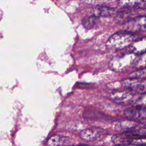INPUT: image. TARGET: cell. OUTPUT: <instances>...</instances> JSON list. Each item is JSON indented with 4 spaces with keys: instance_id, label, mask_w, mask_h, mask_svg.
I'll list each match as a JSON object with an SVG mask.
<instances>
[{
    "instance_id": "6da1fadb",
    "label": "cell",
    "mask_w": 146,
    "mask_h": 146,
    "mask_svg": "<svg viewBox=\"0 0 146 146\" xmlns=\"http://www.w3.org/2000/svg\"><path fill=\"white\" fill-rule=\"evenodd\" d=\"M132 36V34L128 31H118L108 38L107 46L110 48H121L128 44Z\"/></svg>"
},
{
    "instance_id": "7a4b0ae2",
    "label": "cell",
    "mask_w": 146,
    "mask_h": 146,
    "mask_svg": "<svg viewBox=\"0 0 146 146\" xmlns=\"http://www.w3.org/2000/svg\"><path fill=\"white\" fill-rule=\"evenodd\" d=\"M104 131L99 128H89L83 129L80 133V137L86 141H93L99 137Z\"/></svg>"
},
{
    "instance_id": "3957f363",
    "label": "cell",
    "mask_w": 146,
    "mask_h": 146,
    "mask_svg": "<svg viewBox=\"0 0 146 146\" xmlns=\"http://www.w3.org/2000/svg\"><path fill=\"white\" fill-rule=\"evenodd\" d=\"M118 5L124 8L145 9L146 0H118Z\"/></svg>"
},
{
    "instance_id": "277c9868",
    "label": "cell",
    "mask_w": 146,
    "mask_h": 146,
    "mask_svg": "<svg viewBox=\"0 0 146 146\" xmlns=\"http://www.w3.org/2000/svg\"><path fill=\"white\" fill-rule=\"evenodd\" d=\"M115 11V9L108 6H98L95 8L92 11V14L96 17H108L111 16Z\"/></svg>"
},
{
    "instance_id": "5b68a950",
    "label": "cell",
    "mask_w": 146,
    "mask_h": 146,
    "mask_svg": "<svg viewBox=\"0 0 146 146\" xmlns=\"http://www.w3.org/2000/svg\"><path fill=\"white\" fill-rule=\"evenodd\" d=\"M68 139L66 136L62 135H54L51 136L48 140V145H62L68 142Z\"/></svg>"
},
{
    "instance_id": "8992f818",
    "label": "cell",
    "mask_w": 146,
    "mask_h": 146,
    "mask_svg": "<svg viewBox=\"0 0 146 146\" xmlns=\"http://www.w3.org/2000/svg\"><path fill=\"white\" fill-rule=\"evenodd\" d=\"M99 17L92 14V15L91 16L85 17L82 20V24L84 27L89 29L96 26L99 23Z\"/></svg>"
},
{
    "instance_id": "52a82bcc",
    "label": "cell",
    "mask_w": 146,
    "mask_h": 146,
    "mask_svg": "<svg viewBox=\"0 0 146 146\" xmlns=\"http://www.w3.org/2000/svg\"><path fill=\"white\" fill-rule=\"evenodd\" d=\"M146 72V69H142V70H137L136 71L132 72L129 75V78L130 79H134V78H137L142 76L144 75Z\"/></svg>"
},
{
    "instance_id": "ba28073f",
    "label": "cell",
    "mask_w": 146,
    "mask_h": 146,
    "mask_svg": "<svg viewBox=\"0 0 146 146\" xmlns=\"http://www.w3.org/2000/svg\"><path fill=\"white\" fill-rule=\"evenodd\" d=\"M134 23H136L138 26H141L146 28V16L137 17L133 21Z\"/></svg>"
}]
</instances>
